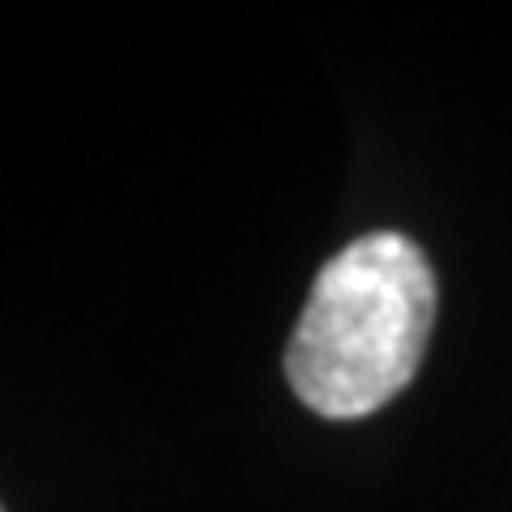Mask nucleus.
Returning <instances> with one entry per match:
<instances>
[{
	"instance_id": "nucleus-2",
	"label": "nucleus",
	"mask_w": 512,
	"mask_h": 512,
	"mask_svg": "<svg viewBox=\"0 0 512 512\" xmlns=\"http://www.w3.org/2000/svg\"><path fill=\"white\" fill-rule=\"evenodd\" d=\"M0 512H5V504H0Z\"/></svg>"
},
{
	"instance_id": "nucleus-1",
	"label": "nucleus",
	"mask_w": 512,
	"mask_h": 512,
	"mask_svg": "<svg viewBox=\"0 0 512 512\" xmlns=\"http://www.w3.org/2000/svg\"><path fill=\"white\" fill-rule=\"evenodd\" d=\"M436 320L423 248L372 231L320 265L286 346V380L325 419H363L414 380Z\"/></svg>"
}]
</instances>
